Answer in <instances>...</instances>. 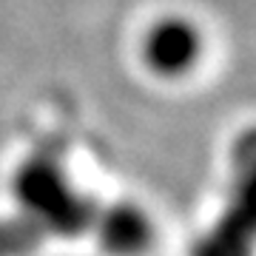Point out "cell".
Wrapping results in <instances>:
<instances>
[{"label":"cell","instance_id":"6da1fadb","mask_svg":"<svg viewBox=\"0 0 256 256\" xmlns=\"http://www.w3.org/2000/svg\"><path fill=\"white\" fill-rule=\"evenodd\" d=\"M148 68L160 77H182L196 66L202 54V34L191 20L168 18L160 20L142 46Z\"/></svg>","mask_w":256,"mask_h":256},{"label":"cell","instance_id":"7a4b0ae2","mask_svg":"<svg viewBox=\"0 0 256 256\" xmlns=\"http://www.w3.org/2000/svg\"><path fill=\"white\" fill-rule=\"evenodd\" d=\"M94 228L111 256H140L151 245V222L134 205H111L94 216Z\"/></svg>","mask_w":256,"mask_h":256}]
</instances>
